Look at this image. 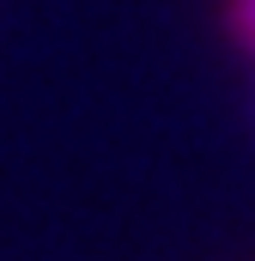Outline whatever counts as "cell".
I'll list each match as a JSON object with an SVG mask.
<instances>
[{"mask_svg":"<svg viewBox=\"0 0 255 261\" xmlns=\"http://www.w3.org/2000/svg\"><path fill=\"white\" fill-rule=\"evenodd\" d=\"M231 24H237V37L255 49V0H237V6H231Z\"/></svg>","mask_w":255,"mask_h":261,"instance_id":"1","label":"cell"}]
</instances>
